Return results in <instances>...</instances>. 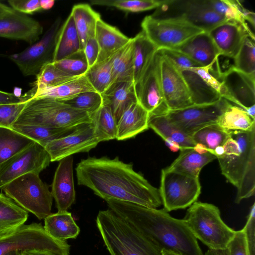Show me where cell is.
Returning <instances> with one entry per match:
<instances>
[{
  "label": "cell",
  "mask_w": 255,
  "mask_h": 255,
  "mask_svg": "<svg viewBox=\"0 0 255 255\" xmlns=\"http://www.w3.org/2000/svg\"><path fill=\"white\" fill-rule=\"evenodd\" d=\"M77 182L106 200L114 199L157 208L162 205L158 190L118 157H89L75 168Z\"/></svg>",
  "instance_id": "cell-1"
},
{
  "label": "cell",
  "mask_w": 255,
  "mask_h": 255,
  "mask_svg": "<svg viewBox=\"0 0 255 255\" xmlns=\"http://www.w3.org/2000/svg\"><path fill=\"white\" fill-rule=\"evenodd\" d=\"M105 201L110 209L130 223L161 250L183 255H203L183 219L171 217L164 209L114 199Z\"/></svg>",
  "instance_id": "cell-2"
},
{
  "label": "cell",
  "mask_w": 255,
  "mask_h": 255,
  "mask_svg": "<svg viewBox=\"0 0 255 255\" xmlns=\"http://www.w3.org/2000/svg\"><path fill=\"white\" fill-rule=\"evenodd\" d=\"M224 153L217 157L222 174L237 189L240 203L255 192V128L249 131H229Z\"/></svg>",
  "instance_id": "cell-3"
},
{
  "label": "cell",
  "mask_w": 255,
  "mask_h": 255,
  "mask_svg": "<svg viewBox=\"0 0 255 255\" xmlns=\"http://www.w3.org/2000/svg\"><path fill=\"white\" fill-rule=\"evenodd\" d=\"M96 225L111 255H162L159 248L109 208L99 212Z\"/></svg>",
  "instance_id": "cell-4"
},
{
  "label": "cell",
  "mask_w": 255,
  "mask_h": 255,
  "mask_svg": "<svg viewBox=\"0 0 255 255\" xmlns=\"http://www.w3.org/2000/svg\"><path fill=\"white\" fill-rule=\"evenodd\" d=\"M92 122L89 114L54 99H27L13 125L66 128Z\"/></svg>",
  "instance_id": "cell-5"
},
{
  "label": "cell",
  "mask_w": 255,
  "mask_h": 255,
  "mask_svg": "<svg viewBox=\"0 0 255 255\" xmlns=\"http://www.w3.org/2000/svg\"><path fill=\"white\" fill-rule=\"evenodd\" d=\"M183 219L196 239L214 251L227 249L236 233L212 204L196 201L189 207Z\"/></svg>",
  "instance_id": "cell-6"
},
{
  "label": "cell",
  "mask_w": 255,
  "mask_h": 255,
  "mask_svg": "<svg viewBox=\"0 0 255 255\" xmlns=\"http://www.w3.org/2000/svg\"><path fill=\"white\" fill-rule=\"evenodd\" d=\"M18 205L39 220L51 214L53 196L38 174L28 173L13 180L2 189Z\"/></svg>",
  "instance_id": "cell-7"
},
{
  "label": "cell",
  "mask_w": 255,
  "mask_h": 255,
  "mask_svg": "<svg viewBox=\"0 0 255 255\" xmlns=\"http://www.w3.org/2000/svg\"><path fill=\"white\" fill-rule=\"evenodd\" d=\"M41 250L60 255H69L70 246L51 237L39 223L23 225L15 231L0 237V255L10 252Z\"/></svg>",
  "instance_id": "cell-8"
},
{
  "label": "cell",
  "mask_w": 255,
  "mask_h": 255,
  "mask_svg": "<svg viewBox=\"0 0 255 255\" xmlns=\"http://www.w3.org/2000/svg\"><path fill=\"white\" fill-rule=\"evenodd\" d=\"M142 31L158 50L175 49L197 34L204 32L182 19L145 16Z\"/></svg>",
  "instance_id": "cell-9"
},
{
  "label": "cell",
  "mask_w": 255,
  "mask_h": 255,
  "mask_svg": "<svg viewBox=\"0 0 255 255\" xmlns=\"http://www.w3.org/2000/svg\"><path fill=\"white\" fill-rule=\"evenodd\" d=\"M201 190L199 178L162 169L158 190L164 210L170 212L190 207L198 198Z\"/></svg>",
  "instance_id": "cell-10"
},
{
  "label": "cell",
  "mask_w": 255,
  "mask_h": 255,
  "mask_svg": "<svg viewBox=\"0 0 255 255\" xmlns=\"http://www.w3.org/2000/svg\"><path fill=\"white\" fill-rule=\"evenodd\" d=\"M157 8L153 16L179 18L206 32L229 20L214 11L207 0H165Z\"/></svg>",
  "instance_id": "cell-11"
},
{
  "label": "cell",
  "mask_w": 255,
  "mask_h": 255,
  "mask_svg": "<svg viewBox=\"0 0 255 255\" xmlns=\"http://www.w3.org/2000/svg\"><path fill=\"white\" fill-rule=\"evenodd\" d=\"M62 24L61 18H57L38 40L22 51L8 56L24 76H36L44 65L52 62L56 41Z\"/></svg>",
  "instance_id": "cell-12"
},
{
  "label": "cell",
  "mask_w": 255,
  "mask_h": 255,
  "mask_svg": "<svg viewBox=\"0 0 255 255\" xmlns=\"http://www.w3.org/2000/svg\"><path fill=\"white\" fill-rule=\"evenodd\" d=\"M230 104L222 98L211 104L193 105L182 109L168 111L166 115L171 123L191 136L204 127L217 124Z\"/></svg>",
  "instance_id": "cell-13"
},
{
  "label": "cell",
  "mask_w": 255,
  "mask_h": 255,
  "mask_svg": "<svg viewBox=\"0 0 255 255\" xmlns=\"http://www.w3.org/2000/svg\"><path fill=\"white\" fill-rule=\"evenodd\" d=\"M161 53L157 50L138 80L134 84L138 103L151 115L165 114L168 111L161 85Z\"/></svg>",
  "instance_id": "cell-14"
},
{
  "label": "cell",
  "mask_w": 255,
  "mask_h": 255,
  "mask_svg": "<svg viewBox=\"0 0 255 255\" xmlns=\"http://www.w3.org/2000/svg\"><path fill=\"white\" fill-rule=\"evenodd\" d=\"M50 162L45 147L34 142L0 164V189L28 173L39 174Z\"/></svg>",
  "instance_id": "cell-15"
},
{
  "label": "cell",
  "mask_w": 255,
  "mask_h": 255,
  "mask_svg": "<svg viewBox=\"0 0 255 255\" xmlns=\"http://www.w3.org/2000/svg\"><path fill=\"white\" fill-rule=\"evenodd\" d=\"M92 122L81 124L70 133L54 139L44 147L51 162L79 152H88L99 143Z\"/></svg>",
  "instance_id": "cell-16"
},
{
  "label": "cell",
  "mask_w": 255,
  "mask_h": 255,
  "mask_svg": "<svg viewBox=\"0 0 255 255\" xmlns=\"http://www.w3.org/2000/svg\"><path fill=\"white\" fill-rule=\"evenodd\" d=\"M160 70L162 92L168 111L193 105L190 91L181 72L162 54Z\"/></svg>",
  "instance_id": "cell-17"
},
{
  "label": "cell",
  "mask_w": 255,
  "mask_h": 255,
  "mask_svg": "<svg viewBox=\"0 0 255 255\" xmlns=\"http://www.w3.org/2000/svg\"><path fill=\"white\" fill-rule=\"evenodd\" d=\"M219 79L223 86V98L245 110L255 105V75L246 74L232 66L221 72Z\"/></svg>",
  "instance_id": "cell-18"
},
{
  "label": "cell",
  "mask_w": 255,
  "mask_h": 255,
  "mask_svg": "<svg viewBox=\"0 0 255 255\" xmlns=\"http://www.w3.org/2000/svg\"><path fill=\"white\" fill-rule=\"evenodd\" d=\"M43 27L36 20L11 9L0 17V37L32 44L40 39Z\"/></svg>",
  "instance_id": "cell-19"
},
{
  "label": "cell",
  "mask_w": 255,
  "mask_h": 255,
  "mask_svg": "<svg viewBox=\"0 0 255 255\" xmlns=\"http://www.w3.org/2000/svg\"><path fill=\"white\" fill-rule=\"evenodd\" d=\"M73 164L72 156L62 159L54 174L51 192L58 211H67L75 200Z\"/></svg>",
  "instance_id": "cell-20"
},
{
  "label": "cell",
  "mask_w": 255,
  "mask_h": 255,
  "mask_svg": "<svg viewBox=\"0 0 255 255\" xmlns=\"http://www.w3.org/2000/svg\"><path fill=\"white\" fill-rule=\"evenodd\" d=\"M208 33L221 55L233 59L239 51L246 38L250 36L242 24L233 20L224 22Z\"/></svg>",
  "instance_id": "cell-21"
},
{
  "label": "cell",
  "mask_w": 255,
  "mask_h": 255,
  "mask_svg": "<svg viewBox=\"0 0 255 255\" xmlns=\"http://www.w3.org/2000/svg\"><path fill=\"white\" fill-rule=\"evenodd\" d=\"M185 54L202 67L214 66L221 54L209 33L202 32L175 49Z\"/></svg>",
  "instance_id": "cell-22"
},
{
  "label": "cell",
  "mask_w": 255,
  "mask_h": 255,
  "mask_svg": "<svg viewBox=\"0 0 255 255\" xmlns=\"http://www.w3.org/2000/svg\"><path fill=\"white\" fill-rule=\"evenodd\" d=\"M179 71L188 86L193 105L211 104L222 98L207 82L203 67H189Z\"/></svg>",
  "instance_id": "cell-23"
},
{
  "label": "cell",
  "mask_w": 255,
  "mask_h": 255,
  "mask_svg": "<svg viewBox=\"0 0 255 255\" xmlns=\"http://www.w3.org/2000/svg\"><path fill=\"white\" fill-rule=\"evenodd\" d=\"M148 113L138 103L129 105L117 122L116 138L127 139L147 130Z\"/></svg>",
  "instance_id": "cell-24"
},
{
  "label": "cell",
  "mask_w": 255,
  "mask_h": 255,
  "mask_svg": "<svg viewBox=\"0 0 255 255\" xmlns=\"http://www.w3.org/2000/svg\"><path fill=\"white\" fill-rule=\"evenodd\" d=\"M95 38L99 47V54L96 63L111 57L131 39L116 27L104 22L101 18L97 23Z\"/></svg>",
  "instance_id": "cell-25"
},
{
  "label": "cell",
  "mask_w": 255,
  "mask_h": 255,
  "mask_svg": "<svg viewBox=\"0 0 255 255\" xmlns=\"http://www.w3.org/2000/svg\"><path fill=\"white\" fill-rule=\"evenodd\" d=\"M101 96L103 104L110 108L117 122L129 105L138 102L132 81L114 83Z\"/></svg>",
  "instance_id": "cell-26"
},
{
  "label": "cell",
  "mask_w": 255,
  "mask_h": 255,
  "mask_svg": "<svg viewBox=\"0 0 255 255\" xmlns=\"http://www.w3.org/2000/svg\"><path fill=\"white\" fill-rule=\"evenodd\" d=\"M217 159L216 156L210 151L200 153L194 148L180 150L178 157L167 167L169 170L199 178L201 169L206 165Z\"/></svg>",
  "instance_id": "cell-27"
},
{
  "label": "cell",
  "mask_w": 255,
  "mask_h": 255,
  "mask_svg": "<svg viewBox=\"0 0 255 255\" xmlns=\"http://www.w3.org/2000/svg\"><path fill=\"white\" fill-rule=\"evenodd\" d=\"M166 113L149 114L148 128L153 129L165 141H171L178 144L180 148V150L194 148L196 144L191 137L171 123L168 119Z\"/></svg>",
  "instance_id": "cell-28"
},
{
  "label": "cell",
  "mask_w": 255,
  "mask_h": 255,
  "mask_svg": "<svg viewBox=\"0 0 255 255\" xmlns=\"http://www.w3.org/2000/svg\"><path fill=\"white\" fill-rule=\"evenodd\" d=\"M43 227L51 237L61 242L76 238L80 231L71 213L67 211L51 213L44 219Z\"/></svg>",
  "instance_id": "cell-29"
},
{
  "label": "cell",
  "mask_w": 255,
  "mask_h": 255,
  "mask_svg": "<svg viewBox=\"0 0 255 255\" xmlns=\"http://www.w3.org/2000/svg\"><path fill=\"white\" fill-rule=\"evenodd\" d=\"M70 14L79 37L81 49L83 50L88 40L95 37L97 23L101 16L90 5L85 3L74 5Z\"/></svg>",
  "instance_id": "cell-30"
},
{
  "label": "cell",
  "mask_w": 255,
  "mask_h": 255,
  "mask_svg": "<svg viewBox=\"0 0 255 255\" xmlns=\"http://www.w3.org/2000/svg\"><path fill=\"white\" fill-rule=\"evenodd\" d=\"M28 217V212L5 194L0 193V237L24 225Z\"/></svg>",
  "instance_id": "cell-31"
},
{
  "label": "cell",
  "mask_w": 255,
  "mask_h": 255,
  "mask_svg": "<svg viewBox=\"0 0 255 255\" xmlns=\"http://www.w3.org/2000/svg\"><path fill=\"white\" fill-rule=\"evenodd\" d=\"M80 50L79 37L73 17L70 14L59 30L52 62L64 59Z\"/></svg>",
  "instance_id": "cell-32"
},
{
  "label": "cell",
  "mask_w": 255,
  "mask_h": 255,
  "mask_svg": "<svg viewBox=\"0 0 255 255\" xmlns=\"http://www.w3.org/2000/svg\"><path fill=\"white\" fill-rule=\"evenodd\" d=\"M88 91L97 92L85 74L58 86L36 91L31 97H44L61 101Z\"/></svg>",
  "instance_id": "cell-33"
},
{
  "label": "cell",
  "mask_w": 255,
  "mask_h": 255,
  "mask_svg": "<svg viewBox=\"0 0 255 255\" xmlns=\"http://www.w3.org/2000/svg\"><path fill=\"white\" fill-rule=\"evenodd\" d=\"M113 84L119 82H133L132 39L111 57Z\"/></svg>",
  "instance_id": "cell-34"
},
{
  "label": "cell",
  "mask_w": 255,
  "mask_h": 255,
  "mask_svg": "<svg viewBox=\"0 0 255 255\" xmlns=\"http://www.w3.org/2000/svg\"><path fill=\"white\" fill-rule=\"evenodd\" d=\"M132 39L133 82L138 80L158 50L141 31Z\"/></svg>",
  "instance_id": "cell-35"
},
{
  "label": "cell",
  "mask_w": 255,
  "mask_h": 255,
  "mask_svg": "<svg viewBox=\"0 0 255 255\" xmlns=\"http://www.w3.org/2000/svg\"><path fill=\"white\" fill-rule=\"evenodd\" d=\"M77 127L54 128L43 126L13 125L10 128L45 147L50 141L70 133Z\"/></svg>",
  "instance_id": "cell-36"
},
{
  "label": "cell",
  "mask_w": 255,
  "mask_h": 255,
  "mask_svg": "<svg viewBox=\"0 0 255 255\" xmlns=\"http://www.w3.org/2000/svg\"><path fill=\"white\" fill-rule=\"evenodd\" d=\"M77 77L62 71L52 62L49 63L44 65L36 75L35 80L30 84L31 89L26 94L30 98L36 91L58 86Z\"/></svg>",
  "instance_id": "cell-37"
},
{
  "label": "cell",
  "mask_w": 255,
  "mask_h": 255,
  "mask_svg": "<svg viewBox=\"0 0 255 255\" xmlns=\"http://www.w3.org/2000/svg\"><path fill=\"white\" fill-rule=\"evenodd\" d=\"M217 124L228 131H249L255 128V119L243 108L231 103L220 117Z\"/></svg>",
  "instance_id": "cell-38"
},
{
  "label": "cell",
  "mask_w": 255,
  "mask_h": 255,
  "mask_svg": "<svg viewBox=\"0 0 255 255\" xmlns=\"http://www.w3.org/2000/svg\"><path fill=\"white\" fill-rule=\"evenodd\" d=\"M34 142L11 128L0 127V164Z\"/></svg>",
  "instance_id": "cell-39"
},
{
  "label": "cell",
  "mask_w": 255,
  "mask_h": 255,
  "mask_svg": "<svg viewBox=\"0 0 255 255\" xmlns=\"http://www.w3.org/2000/svg\"><path fill=\"white\" fill-rule=\"evenodd\" d=\"M96 136L99 142L116 138L117 122L110 108L103 104L91 116Z\"/></svg>",
  "instance_id": "cell-40"
},
{
  "label": "cell",
  "mask_w": 255,
  "mask_h": 255,
  "mask_svg": "<svg viewBox=\"0 0 255 255\" xmlns=\"http://www.w3.org/2000/svg\"><path fill=\"white\" fill-rule=\"evenodd\" d=\"M208 4L217 13L229 20L235 21L242 24L249 36L255 40L254 33L251 30L245 19L244 8L239 0H207Z\"/></svg>",
  "instance_id": "cell-41"
},
{
  "label": "cell",
  "mask_w": 255,
  "mask_h": 255,
  "mask_svg": "<svg viewBox=\"0 0 255 255\" xmlns=\"http://www.w3.org/2000/svg\"><path fill=\"white\" fill-rule=\"evenodd\" d=\"M230 136L229 131L224 129L217 124L204 127L191 136L195 144H200L203 145L213 154L217 147L224 145Z\"/></svg>",
  "instance_id": "cell-42"
},
{
  "label": "cell",
  "mask_w": 255,
  "mask_h": 255,
  "mask_svg": "<svg viewBox=\"0 0 255 255\" xmlns=\"http://www.w3.org/2000/svg\"><path fill=\"white\" fill-rule=\"evenodd\" d=\"M85 75L95 90L103 93L113 84L111 57L96 63L88 69Z\"/></svg>",
  "instance_id": "cell-43"
},
{
  "label": "cell",
  "mask_w": 255,
  "mask_h": 255,
  "mask_svg": "<svg viewBox=\"0 0 255 255\" xmlns=\"http://www.w3.org/2000/svg\"><path fill=\"white\" fill-rule=\"evenodd\" d=\"M165 0H92L94 5L113 6L118 9L131 12H137L158 8Z\"/></svg>",
  "instance_id": "cell-44"
},
{
  "label": "cell",
  "mask_w": 255,
  "mask_h": 255,
  "mask_svg": "<svg viewBox=\"0 0 255 255\" xmlns=\"http://www.w3.org/2000/svg\"><path fill=\"white\" fill-rule=\"evenodd\" d=\"M60 101L74 109L87 113L90 118L103 103L101 94L94 91L81 93Z\"/></svg>",
  "instance_id": "cell-45"
},
{
  "label": "cell",
  "mask_w": 255,
  "mask_h": 255,
  "mask_svg": "<svg viewBox=\"0 0 255 255\" xmlns=\"http://www.w3.org/2000/svg\"><path fill=\"white\" fill-rule=\"evenodd\" d=\"M234 59L236 69L248 75H255V40L247 36Z\"/></svg>",
  "instance_id": "cell-46"
},
{
  "label": "cell",
  "mask_w": 255,
  "mask_h": 255,
  "mask_svg": "<svg viewBox=\"0 0 255 255\" xmlns=\"http://www.w3.org/2000/svg\"><path fill=\"white\" fill-rule=\"evenodd\" d=\"M52 63L62 71L76 77L85 75L89 69L83 50Z\"/></svg>",
  "instance_id": "cell-47"
},
{
  "label": "cell",
  "mask_w": 255,
  "mask_h": 255,
  "mask_svg": "<svg viewBox=\"0 0 255 255\" xmlns=\"http://www.w3.org/2000/svg\"><path fill=\"white\" fill-rule=\"evenodd\" d=\"M25 101L0 105V127L11 128L22 111Z\"/></svg>",
  "instance_id": "cell-48"
},
{
  "label": "cell",
  "mask_w": 255,
  "mask_h": 255,
  "mask_svg": "<svg viewBox=\"0 0 255 255\" xmlns=\"http://www.w3.org/2000/svg\"><path fill=\"white\" fill-rule=\"evenodd\" d=\"M244 230L249 255H255V203L251 206Z\"/></svg>",
  "instance_id": "cell-49"
},
{
  "label": "cell",
  "mask_w": 255,
  "mask_h": 255,
  "mask_svg": "<svg viewBox=\"0 0 255 255\" xmlns=\"http://www.w3.org/2000/svg\"><path fill=\"white\" fill-rule=\"evenodd\" d=\"M7 2L14 11L25 15L42 10L40 0H9Z\"/></svg>",
  "instance_id": "cell-50"
},
{
  "label": "cell",
  "mask_w": 255,
  "mask_h": 255,
  "mask_svg": "<svg viewBox=\"0 0 255 255\" xmlns=\"http://www.w3.org/2000/svg\"><path fill=\"white\" fill-rule=\"evenodd\" d=\"M228 255H249L245 232L243 229L236 231L235 236L229 244Z\"/></svg>",
  "instance_id": "cell-51"
},
{
  "label": "cell",
  "mask_w": 255,
  "mask_h": 255,
  "mask_svg": "<svg viewBox=\"0 0 255 255\" xmlns=\"http://www.w3.org/2000/svg\"><path fill=\"white\" fill-rule=\"evenodd\" d=\"M83 51L89 68L96 63L99 54V47L95 37L88 40Z\"/></svg>",
  "instance_id": "cell-52"
},
{
  "label": "cell",
  "mask_w": 255,
  "mask_h": 255,
  "mask_svg": "<svg viewBox=\"0 0 255 255\" xmlns=\"http://www.w3.org/2000/svg\"><path fill=\"white\" fill-rule=\"evenodd\" d=\"M29 99L25 94L23 96H18L13 93L0 90V105L18 103Z\"/></svg>",
  "instance_id": "cell-53"
},
{
  "label": "cell",
  "mask_w": 255,
  "mask_h": 255,
  "mask_svg": "<svg viewBox=\"0 0 255 255\" xmlns=\"http://www.w3.org/2000/svg\"><path fill=\"white\" fill-rule=\"evenodd\" d=\"M21 255H60L49 251L41 250H27L21 252Z\"/></svg>",
  "instance_id": "cell-54"
},
{
  "label": "cell",
  "mask_w": 255,
  "mask_h": 255,
  "mask_svg": "<svg viewBox=\"0 0 255 255\" xmlns=\"http://www.w3.org/2000/svg\"><path fill=\"white\" fill-rule=\"evenodd\" d=\"M42 10L49 9L53 7L55 1L53 0H40Z\"/></svg>",
  "instance_id": "cell-55"
},
{
  "label": "cell",
  "mask_w": 255,
  "mask_h": 255,
  "mask_svg": "<svg viewBox=\"0 0 255 255\" xmlns=\"http://www.w3.org/2000/svg\"><path fill=\"white\" fill-rule=\"evenodd\" d=\"M12 8L6 4L0 1V17L9 12Z\"/></svg>",
  "instance_id": "cell-56"
},
{
  "label": "cell",
  "mask_w": 255,
  "mask_h": 255,
  "mask_svg": "<svg viewBox=\"0 0 255 255\" xmlns=\"http://www.w3.org/2000/svg\"><path fill=\"white\" fill-rule=\"evenodd\" d=\"M247 114L253 119H255V105H253L245 110Z\"/></svg>",
  "instance_id": "cell-57"
},
{
  "label": "cell",
  "mask_w": 255,
  "mask_h": 255,
  "mask_svg": "<svg viewBox=\"0 0 255 255\" xmlns=\"http://www.w3.org/2000/svg\"><path fill=\"white\" fill-rule=\"evenodd\" d=\"M161 254L162 255H183L181 254H179L172 251L166 250H161Z\"/></svg>",
  "instance_id": "cell-58"
},
{
  "label": "cell",
  "mask_w": 255,
  "mask_h": 255,
  "mask_svg": "<svg viewBox=\"0 0 255 255\" xmlns=\"http://www.w3.org/2000/svg\"><path fill=\"white\" fill-rule=\"evenodd\" d=\"M21 252H21V251H15L8 252L6 254L3 255H21Z\"/></svg>",
  "instance_id": "cell-59"
},
{
  "label": "cell",
  "mask_w": 255,
  "mask_h": 255,
  "mask_svg": "<svg viewBox=\"0 0 255 255\" xmlns=\"http://www.w3.org/2000/svg\"><path fill=\"white\" fill-rule=\"evenodd\" d=\"M217 255H228L227 250L215 251Z\"/></svg>",
  "instance_id": "cell-60"
},
{
  "label": "cell",
  "mask_w": 255,
  "mask_h": 255,
  "mask_svg": "<svg viewBox=\"0 0 255 255\" xmlns=\"http://www.w3.org/2000/svg\"><path fill=\"white\" fill-rule=\"evenodd\" d=\"M203 255H217L215 251L208 249Z\"/></svg>",
  "instance_id": "cell-61"
}]
</instances>
